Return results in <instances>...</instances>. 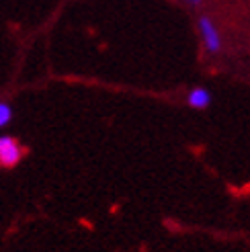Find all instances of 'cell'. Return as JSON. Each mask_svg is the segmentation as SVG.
Listing matches in <instances>:
<instances>
[{"instance_id":"7a4b0ae2","label":"cell","mask_w":250,"mask_h":252,"mask_svg":"<svg viewBox=\"0 0 250 252\" xmlns=\"http://www.w3.org/2000/svg\"><path fill=\"white\" fill-rule=\"evenodd\" d=\"M199 29H201L203 41H205V45H207L209 52H218L219 45H221V39H219L218 29L214 27V23H211L207 17H203L201 21H199Z\"/></svg>"},{"instance_id":"277c9868","label":"cell","mask_w":250,"mask_h":252,"mask_svg":"<svg viewBox=\"0 0 250 252\" xmlns=\"http://www.w3.org/2000/svg\"><path fill=\"white\" fill-rule=\"evenodd\" d=\"M10 117H12V109L6 103H0V127H4L10 121Z\"/></svg>"},{"instance_id":"3957f363","label":"cell","mask_w":250,"mask_h":252,"mask_svg":"<svg viewBox=\"0 0 250 252\" xmlns=\"http://www.w3.org/2000/svg\"><path fill=\"white\" fill-rule=\"evenodd\" d=\"M209 100H211V96L205 88H195V91H191V94H189V105L195 109H205L209 105Z\"/></svg>"},{"instance_id":"5b68a950","label":"cell","mask_w":250,"mask_h":252,"mask_svg":"<svg viewBox=\"0 0 250 252\" xmlns=\"http://www.w3.org/2000/svg\"><path fill=\"white\" fill-rule=\"evenodd\" d=\"M187 2H191V4H199V0H187Z\"/></svg>"},{"instance_id":"6da1fadb","label":"cell","mask_w":250,"mask_h":252,"mask_svg":"<svg viewBox=\"0 0 250 252\" xmlns=\"http://www.w3.org/2000/svg\"><path fill=\"white\" fill-rule=\"evenodd\" d=\"M21 158H23V148L19 146L15 137L0 135V164L4 168H12L19 164Z\"/></svg>"}]
</instances>
